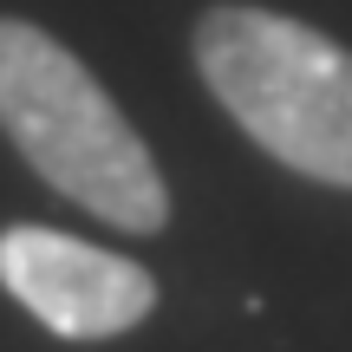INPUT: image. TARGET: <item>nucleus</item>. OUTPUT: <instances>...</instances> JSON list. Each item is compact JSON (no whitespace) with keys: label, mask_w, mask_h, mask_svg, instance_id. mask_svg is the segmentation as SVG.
<instances>
[{"label":"nucleus","mask_w":352,"mask_h":352,"mask_svg":"<svg viewBox=\"0 0 352 352\" xmlns=\"http://www.w3.org/2000/svg\"><path fill=\"white\" fill-rule=\"evenodd\" d=\"M196 72L274 164L352 189V52L267 7H209Z\"/></svg>","instance_id":"2"},{"label":"nucleus","mask_w":352,"mask_h":352,"mask_svg":"<svg viewBox=\"0 0 352 352\" xmlns=\"http://www.w3.org/2000/svg\"><path fill=\"white\" fill-rule=\"evenodd\" d=\"M0 287L59 340H118L157 307V280L138 261L39 222L0 228Z\"/></svg>","instance_id":"3"},{"label":"nucleus","mask_w":352,"mask_h":352,"mask_svg":"<svg viewBox=\"0 0 352 352\" xmlns=\"http://www.w3.org/2000/svg\"><path fill=\"white\" fill-rule=\"evenodd\" d=\"M0 131L65 202L91 209L124 235H157L170 222V189L157 157L111 104V91L65 52L46 26L0 13Z\"/></svg>","instance_id":"1"}]
</instances>
